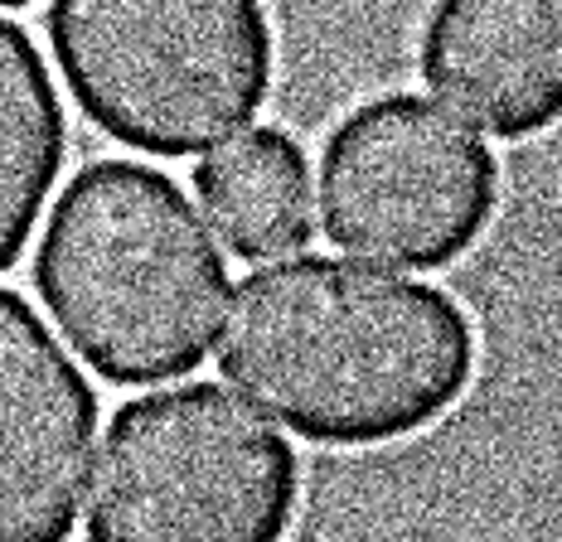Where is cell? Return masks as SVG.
<instances>
[{
  "label": "cell",
  "instance_id": "1",
  "mask_svg": "<svg viewBox=\"0 0 562 542\" xmlns=\"http://www.w3.org/2000/svg\"><path fill=\"white\" fill-rule=\"evenodd\" d=\"M218 369L301 441L373 451L465 403L480 379V325L431 281L296 257L238 286Z\"/></svg>",
  "mask_w": 562,
  "mask_h": 542
},
{
  "label": "cell",
  "instance_id": "2",
  "mask_svg": "<svg viewBox=\"0 0 562 542\" xmlns=\"http://www.w3.org/2000/svg\"><path fill=\"white\" fill-rule=\"evenodd\" d=\"M34 291L98 379L150 387L209 359L228 262L170 174L92 160L44 223Z\"/></svg>",
  "mask_w": 562,
  "mask_h": 542
},
{
  "label": "cell",
  "instance_id": "3",
  "mask_svg": "<svg viewBox=\"0 0 562 542\" xmlns=\"http://www.w3.org/2000/svg\"><path fill=\"white\" fill-rule=\"evenodd\" d=\"M44 34L78 112L140 156L184 160L267 108V0H49Z\"/></svg>",
  "mask_w": 562,
  "mask_h": 542
},
{
  "label": "cell",
  "instance_id": "4",
  "mask_svg": "<svg viewBox=\"0 0 562 542\" xmlns=\"http://www.w3.org/2000/svg\"><path fill=\"white\" fill-rule=\"evenodd\" d=\"M301 461L228 387L184 383L116 407L88 499V542H286Z\"/></svg>",
  "mask_w": 562,
  "mask_h": 542
},
{
  "label": "cell",
  "instance_id": "5",
  "mask_svg": "<svg viewBox=\"0 0 562 542\" xmlns=\"http://www.w3.org/2000/svg\"><path fill=\"white\" fill-rule=\"evenodd\" d=\"M499 160L471 126L417 92L349 108L321 150L325 238L373 262L441 271L485 242Z\"/></svg>",
  "mask_w": 562,
  "mask_h": 542
},
{
  "label": "cell",
  "instance_id": "6",
  "mask_svg": "<svg viewBox=\"0 0 562 542\" xmlns=\"http://www.w3.org/2000/svg\"><path fill=\"white\" fill-rule=\"evenodd\" d=\"M98 387L25 296L0 291V542H68L98 441Z\"/></svg>",
  "mask_w": 562,
  "mask_h": 542
},
{
  "label": "cell",
  "instance_id": "7",
  "mask_svg": "<svg viewBox=\"0 0 562 542\" xmlns=\"http://www.w3.org/2000/svg\"><path fill=\"white\" fill-rule=\"evenodd\" d=\"M417 68L441 102L499 140L562 126V0H437Z\"/></svg>",
  "mask_w": 562,
  "mask_h": 542
},
{
  "label": "cell",
  "instance_id": "8",
  "mask_svg": "<svg viewBox=\"0 0 562 542\" xmlns=\"http://www.w3.org/2000/svg\"><path fill=\"white\" fill-rule=\"evenodd\" d=\"M194 190L243 262H272L311 242V160L281 126H257L204 156L194 165Z\"/></svg>",
  "mask_w": 562,
  "mask_h": 542
},
{
  "label": "cell",
  "instance_id": "9",
  "mask_svg": "<svg viewBox=\"0 0 562 542\" xmlns=\"http://www.w3.org/2000/svg\"><path fill=\"white\" fill-rule=\"evenodd\" d=\"M68 156V122L40 44L0 20V271L25 257Z\"/></svg>",
  "mask_w": 562,
  "mask_h": 542
},
{
  "label": "cell",
  "instance_id": "10",
  "mask_svg": "<svg viewBox=\"0 0 562 542\" xmlns=\"http://www.w3.org/2000/svg\"><path fill=\"white\" fill-rule=\"evenodd\" d=\"M20 5H30V0H0V10H20Z\"/></svg>",
  "mask_w": 562,
  "mask_h": 542
}]
</instances>
